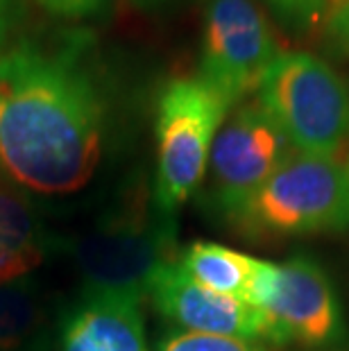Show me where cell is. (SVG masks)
<instances>
[{
	"instance_id": "cell-1",
	"label": "cell",
	"mask_w": 349,
	"mask_h": 351,
	"mask_svg": "<svg viewBox=\"0 0 349 351\" xmlns=\"http://www.w3.org/2000/svg\"><path fill=\"white\" fill-rule=\"evenodd\" d=\"M84 29L21 39L0 55V170L41 195H69L93 177L107 98Z\"/></svg>"
},
{
	"instance_id": "cell-2",
	"label": "cell",
	"mask_w": 349,
	"mask_h": 351,
	"mask_svg": "<svg viewBox=\"0 0 349 351\" xmlns=\"http://www.w3.org/2000/svg\"><path fill=\"white\" fill-rule=\"evenodd\" d=\"M232 222L252 238L340 234L349 229V161L293 152Z\"/></svg>"
},
{
	"instance_id": "cell-3",
	"label": "cell",
	"mask_w": 349,
	"mask_h": 351,
	"mask_svg": "<svg viewBox=\"0 0 349 351\" xmlns=\"http://www.w3.org/2000/svg\"><path fill=\"white\" fill-rule=\"evenodd\" d=\"M256 102L295 152L338 156L349 138V86L309 52H281L258 86Z\"/></svg>"
},
{
	"instance_id": "cell-4",
	"label": "cell",
	"mask_w": 349,
	"mask_h": 351,
	"mask_svg": "<svg viewBox=\"0 0 349 351\" xmlns=\"http://www.w3.org/2000/svg\"><path fill=\"white\" fill-rule=\"evenodd\" d=\"M71 252L86 295L143 302L154 272L175 261V218L157 206H128L82 234Z\"/></svg>"
},
{
	"instance_id": "cell-5",
	"label": "cell",
	"mask_w": 349,
	"mask_h": 351,
	"mask_svg": "<svg viewBox=\"0 0 349 351\" xmlns=\"http://www.w3.org/2000/svg\"><path fill=\"white\" fill-rule=\"evenodd\" d=\"M229 104L200 77H175L157 102V177L154 206L175 218L202 184L213 141L229 114Z\"/></svg>"
},
{
	"instance_id": "cell-6",
	"label": "cell",
	"mask_w": 349,
	"mask_h": 351,
	"mask_svg": "<svg viewBox=\"0 0 349 351\" xmlns=\"http://www.w3.org/2000/svg\"><path fill=\"white\" fill-rule=\"evenodd\" d=\"M263 313L270 342L333 347L345 338L343 308L329 274L315 258L295 254L284 263L265 261L250 302Z\"/></svg>"
},
{
	"instance_id": "cell-7",
	"label": "cell",
	"mask_w": 349,
	"mask_h": 351,
	"mask_svg": "<svg viewBox=\"0 0 349 351\" xmlns=\"http://www.w3.org/2000/svg\"><path fill=\"white\" fill-rule=\"evenodd\" d=\"M279 55L277 36L252 0H209L197 77L229 107L258 91Z\"/></svg>"
},
{
	"instance_id": "cell-8",
	"label": "cell",
	"mask_w": 349,
	"mask_h": 351,
	"mask_svg": "<svg viewBox=\"0 0 349 351\" xmlns=\"http://www.w3.org/2000/svg\"><path fill=\"white\" fill-rule=\"evenodd\" d=\"M295 150L258 102L227 114L209 156L213 208L232 220Z\"/></svg>"
},
{
	"instance_id": "cell-9",
	"label": "cell",
	"mask_w": 349,
	"mask_h": 351,
	"mask_svg": "<svg viewBox=\"0 0 349 351\" xmlns=\"http://www.w3.org/2000/svg\"><path fill=\"white\" fill-rule=\"evenodd\" d=\"M154 308L184 333L270 340L263 313L236 297L220 295L191 279L180 261L161 265L147 286Z\"/></svg>"
},
{
	"instance_id": "cell-10",
	"label": "cell",
	"mask_w": 349,
	"mask_h": 351,
	"mask_svg": "<svg viewBox=\"0 0 349 351\" xmlns=\"http://www.w3.org/2000/svg\"><path fill=\"white\" fill-rule=\"evenodd\" d=\"M59 351H147L141 302L84 295L62 326Z\"/></svg>"
},
{
	"instance_id": "cell-11",
	"label": "cell",
	"mask_w": 349,
	"mask_h": 351,
	"mask_svg": "<svg viewBox=\"0 0 349 351\" xmlns=\"http://www.w3.org/2000/svg\"><path fill=\"white\" fill-rule=\"evenodd\" d=\"M265 261L236 252L218 243L195 241L182 252L180 265L191 279L220 295L250 302Z\"/></svg>"
},
{
	"instance_id": "cell-12",
	"label": "cell",
	"mask_w": 349,
	"mask_h": 351,
	"mask_svg": "<svg viewBox=\"0 0 349 351\" xmlns=\"http://www.w3.org/2000/svg\"><path fill=\"white\" fill-rule=\"evenodd\" d=\"M43 261V241L27 199L0 184V281L32 274Z\"/></svg>"
},
{
	"instance_id": "cell-13",
	"label": "cell",
	"mask_w": 349,
	"mask_h": 351,
	"mask_svg": "<svg viewBox=\"0 0 349 351\" xmlns=\"http://www.w3.org/2000/svg\"><path fill=\"white\" fill-rule=\"evenodd\" d=\"M41 319L39 300L25 279L0 281V351H19L32 338Z\"/></svg>"
},
{
	"instance_id": "cell-14",
	"label": "cell",
	"mask_w": 349,
	"mask_h": 351,
	"mask_svg": "<svg viewBox=\"0 0 349 351\" xmlns=\"http://www.w3.org/2000/svg\"><path fill=\"white\" fill-rule=\"evenodd\" d=\"M157 351H268L258 340L225 338V335H202L177 331L159 342Z\"/></svg>"
},
{
	"instance_id": "cell-15",
	"label": "cell",
	"mask_w": 349,
	"mask_h": 351,
	"mask_svg": "<svg viewBox=\"0 0 349 351\" xmlns=\"http://www.w3.org/2000/svg\"><path fill=\"white\" fill-rule=\"evenodd\" d=\"M288 25L297 29H313L324 23L329 0H268Z\"/></svg>"
},
{
	"instance_id": "cell-16",
	"label": "cell",
	"mask_w": 349,
	"mask_h": 351,
	"mask_svg": "<svg viewBox=\"0 0 349 351\" xmlns=\"http://www.w3.org/2000/svg\"><path fill=\"white\" fill-rule=\"evenodd\" d=\"M322 25L326 50H331L336 57L349 59V0L331 3Z\"/></svg>"
},
{
	"instance_id": "cell-17",
	"label": "cell",
	"mask_w": 349,
	"mask_h": 351,
	"mask_svg": "<svg viewBox=\"0 0 349 351\" xmlns=\"http://www.w3.org/2000/svg\"><path fill=\"white\" fill-rule=\"evenodd\" d=\"M43 10L64 19H84L98 14L105 7V0H39Z\"/></svg>"
},
{
	"instance_id": "cell-18",
	"label": "cell",
	"mask_w": 349,
	"mask_h": 351,
	"mask_svg": "<svg viewBox=\"0 0 349 351\" xmlns=\"http://www.w3.org/2000/svg\"><path fill=\"white\" fill-rule=\"evenodd\" d=\"M23 16L21 0H0V55L10 48V41Z\"/></svg>"
},
{
	"instance_id": "cell-19",
	"label": "cell",
	"mask_w": 349,
	"mask_h": 351,
	"mask_svg": "<svg viewBox=\"0 0 349 351\" xmlns=\"http://www.w3.org/2000/svg\"><path fill=\"white\" fill-rule=\"evenodd\" d=\"M134 3L143 5V7H150V5H159V3H163V0H134Z\"/></svg>"
},
{
	"instance_id": "cell-20",
	"label": "cell",
	"mask_w": 349,
	"mask_h": 351,
	"mask_svg": "<svg viewBox=\"0 0 349 351\" xmlns=\"http://www.w3.org/2000/svg\"><path fill=\"white\" fill-rule=\"evenodd\" d=\"M331 3H336V0H329V5H331Z\"/></svg>"
}]
</instances>
